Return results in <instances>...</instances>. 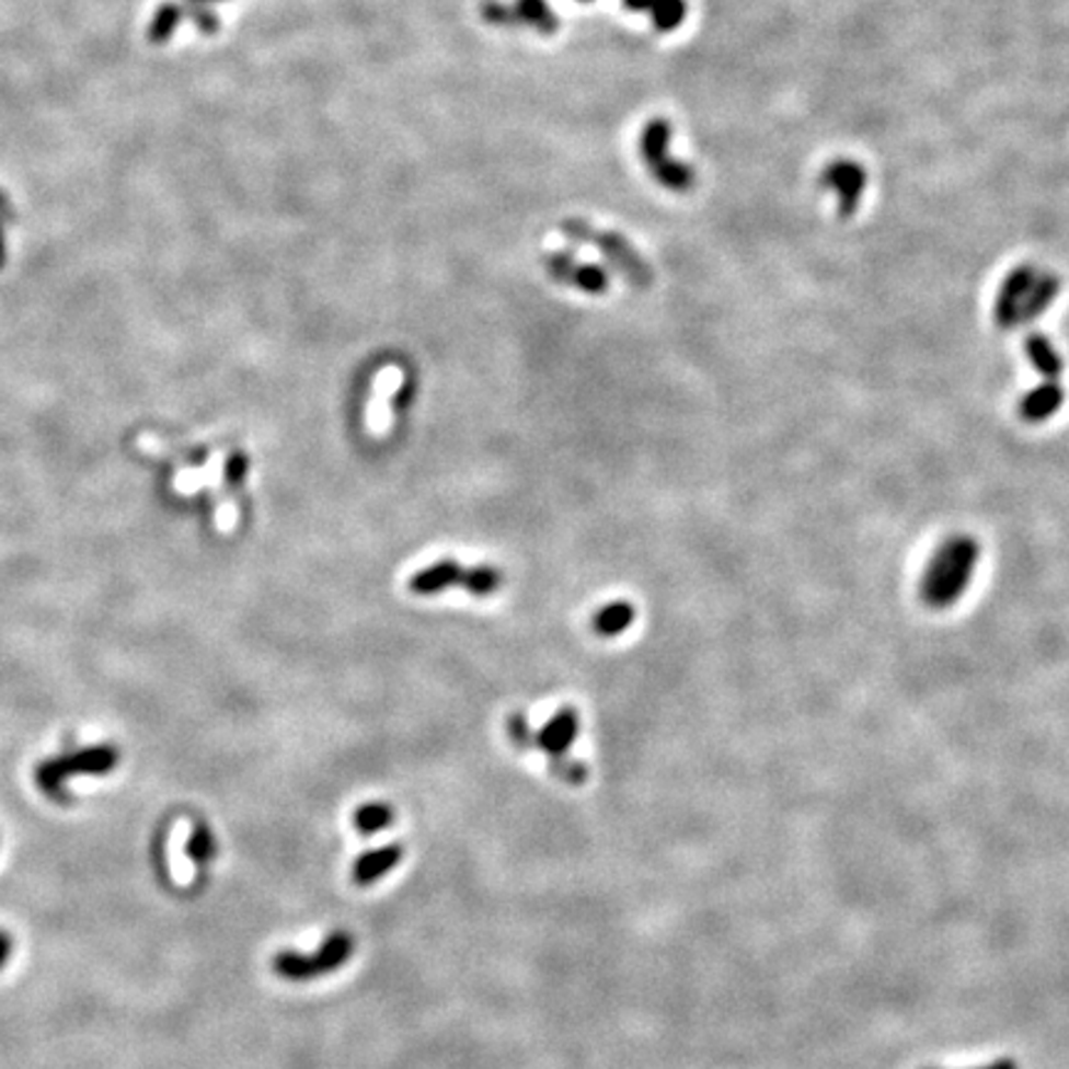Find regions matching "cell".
Instances as JSON below:
<instances>
[{
    "instance_id": "2e32d148",
    "label": "cell",
    "mask_w": 1069,
    "mask_h": 1069,
    "mask_svg": "<svg viewBox=\"0 0 1069 1069\" xmlns=\"http://www.w3.org/2000/svg\"><path fill=\"white\" fill-rule=\"evenodd\" d=\"M355 953V939L347 931H332L327 939L320 943V949L312 953L314 966H318L320 976L332 970H340Z\"/></svg>"
},
{
    "instance_id": "7a4b0ae2",
    "label": "cell",
    "mask_w": 1069,
    "mask_h": 1069,
    "mask_svg": "<svg viewBox=\"0 0 1069 1069\" xmlns=\"http://www.w3.org/2000/svg\"><path fill=\"white\" fill-rule=\"evenodd\" d=\"M119 762L114 746H90L70 756H57L35 768V785L55 802H70L67 780L78 775H107Z\"/></svg>"
},
{
    "instance_id": "44dd1931",
    "label": "cell",
    "mask_w": 1069,
    "mask_h": 1069,
    "mask_svg": "<svg viewBox=\"0 0 1069 1069\" xmlns=\"http://www.w3.org/2000/svg\"><path fill=\"white\" fill-rule=\"evenodd\" d=\"M646 13L658 33H674L683 25L689 5H686V0H654Z\"/></svg>"
},
{
    "instance_id": "8992f818",
    "label": "cell",
    "mask_w": 1069,
    "mask_h": 1069,
    "mask_svg": "<svg viewBox=\"0 0 1069 1069\" xmlns=\"http://www.w3.org/2000/svg\"><path fill=\"white\" fill-rule=\"evenodd\" d=\"M481 18L488 25L498 27H532L540 35H555L560 31V18L548 0H483Z\"/></svg>"
},
{
    "instance_id": "e0dca14e",
    "label": "cell",
    "mask_w": 1069,
    "mask_h": 1069,
    "mask_svg": "<svg viewBox=\"0 0 1069 1069\" xmlns=\"http://www.w3.org/2000/svg\"><path fill=\"white\" fill-rule=\"evenodd\" d=\"M184 18H188V5H181L179 0H166V3H161L154 11V15H151V23L147 31L149 41L154 45H166L179 31V25L184 23Z\"/></svg>"
},
{
    "instance_id": "f546056e",
    "label": "cell",
    "mask_w": 1069,
    "mask_h": 1069,
    "mask_svg": "<svg viewBox=\"0 0 1069 1069\" xmlns=\"http://www.w3.org/2000/svg\"><path fill=\"white\" fill-rule=\"evenodd\" d=\"M980 1069H1018V1062H1015V1059H998V1062L986 1065V1067H980Z\"/></svg>"
},
{
    "instance_id": "8fae6325",
    "label": "cell",
    "mask_w": 1069,
    "mask_h": 1069,
    "mask_svg": "<svg viewBox=\"0 0 1069 1069\" xmlns=\"http://www.w3.org/2000/svg\"><path fill=\"white\" fill-rule=\"evenodd\" d=\"M401 859H404V847L401 844H384V847L369 849V852L359 854L355 859V864H352V882L359 886L375 884L381 880V876H387Z\"/></svg>"
},
{
    "instance_id": "f1b7e54d",
    "label": "cell",
    "mask_w": 1069,
    "mask_h": 1069,
    "mask_svg": "<svg viewBox=\"0 0 1069 1069\" xmlns=\"http://www.w3.org/2000/svg\"><path fill=\"white\" fill-rule=\"evenodd\" d=\"M627 11H632V13H646L648 8H652L654 0H622Z\"/></svg>"
},
{
    "instance_id": "7402d4cb",
    "label": "cell",
    "mask_w": 1069,
    "mask_h": 1069,
    "mask_svg": "<svg viewBox=\"0 0 1069 1069\" xmlns=\"http://www.w3.org/2000/svg\"><path fill=\"white\" fill-rule=\"evenodd\" d=\"M186 854L194 859L198 866L211 862V859L216 857V839L211 835V829H208L206 825H196L194 832H191V837H188V842H186Z\"/></svg>"
},
{
    "instance_id": "4fadbf2b",
    "label": "cell",
    "mask_w": 1069,
    "mask_h": 1069,
    "mask_svg": "<svg viewBox=\"0 0 1069 1069\" xmlns=\"http://www.w3.org/2000/svg\"><path fill=\"white\" fill-rule=\"evenodd\" d=\"M404 381V371L399 367H384L375 381V396L369 404V428L371 434H384L389 426V399Z\"/></svg>"
},
{
    "instance_id": "9a60e30c",
    "label": "cell",
    "mask_w": 1069,
    "mask_h": 1069,
    "mask_svg": "<svg viewBox=\"0 0 1069 1069\" xmlns=\"http://www.w3.org/2000/svg\"><path fill=\"white\" fill-rule=\"evenodd\" d=\"M1025 355L1030 359L1039 375L1047 381H1057L1065 371V361L1059 357V352L1055 349L1053 342H1049L1043 332H1030L1025 337Z\"/></svg>"
},
{
    "instance_id": "9c48e42d",
    "label": "cell",
    "mask_w": 1069,
    "mask_h": 1069,
    "mask_svg": "<svg viewBox=\"0 0 1069 1069\" xmlns=\"http://www.w3.org/2000/svg\"><path fill=\"white\" fill-rule=\"evenodd\" d=\"M1035 267L1033 265H1018L1005 275L1002 280L996 304H992V318L1000 330H1013L1020 318V310H1023L1025 295L1030 290V285L1035 280Z\"/></svg>"
},
{
    "instance_id": "ffe728a7",
    "label": "cell",
    "mask_w": 1069,
    "mask_h": 1069,
    "mask_svg": "<svg viewBox=\"0 0 1069 1069\" xmlns=\"http://www.w3.org/2000/svg\"><path fill=\"white\" fill-rule=\"evenodd\" d=\"M273 970L285 980H312L320 976L312 956H304V953L292 949H285L273 958Z\"/></svg>"
},
{
    "instance_id": "d4e9b609",
    "label": "cell",
    "mask_w": 1069,
    "mask_h": 1069,
    "mask_svg": "<svg viewBox=\"0 0 1069 1069\" xmlns=\"http://www.w3.org/2000/svg\"><path fill=\"white\" fill-rule=\"evenodd\" d=\"M508 735L520 750H534V733L528 728V721H525V715H520V713L510 715Z\"/></svg>"
},
{
    "instance_id": "ac0fdd59",
    "label": "cell",
    "mask_w": 1069,
    "mask_h": 1069,
    "mask_svg": "<svg viewBox=\"0 0 1069 1069\" xmlns=\"http://www.w3.org/2000/svg\"><path fill=\"white\" fill-rule=\"evenodd\" d=\"M634 619H636V609L629 605V601H612V605L601 607L597 617L591 619V629H595L599 636L612 639L624 634L627 629L634 624Z\"/></svg>"
},
{
    "instance_id": "5b68a950",
    "label": "cell",
    "mask_w": 1069,
    "mask_h": 1069,
    "mask_svg": "<svg viewBox=\"0 0 1069 1069\" xmlns=\"http://www.w3.org/2000/svg\"><path fill=\"white\" fill-rule=\"evenodd\" d=\"M671 137H674L671 122L664 117H656L644 127L642 139H639V151H642L644 164L648 169V174L654 176L656 184L681 194V191H689L693 186L696 171L689 164H683V161L668 154Z\"/></svg>"
},
{
    "instance_id": "1f68e13d",
    "label": "cell",
    "mask_w": 1069,
    "mask_h": 1069,
    "mask_svg": "<svg viewBox=\"0 0 1069 1069\" xmlns=\"http://www.w3.org/2000/svg\"><path fill=\"white\" fill-rule=\"evenodd\" d=\"M577 3H591V0H577Z\"/></svg>"
},
{
    "instance_id": "7c38bea8",
    "label": "cell",
    "mask_w": 1069,
    "mask_h": 1069,
    "mask_svg": "<svg viewBox=\"0 0 1069 1069\" xmlns=\"http://www.w3.org/2000/svg\"><path fill=\"white\" fill-rule=\"evenodd\" d=\"M1065 404V389L1057 381H1045V384L1027 391L1020 401V416L1027 424H1045L1053 418Z\"/></svg>"
},
{
    "instance_id": "277c9868",
    "label": "cell",
    "mask_w": 1069,
    "mask_h": 1069,
    "mask_svg": "<svg viewBox=\"0 0 1069 1069\" xmlns=\"http://www.w3.org/2000/svg\"><path fill=\"white\" fill-rule=\"evenodd\" d=\"M456 585L471 591L473 597H491L501 589L503 575L501 570H493V567L468 570L453 560H441V562H434L432 567L418 570L416 575H412V579H409V589L422 597L438 595V591Z\"/></svg>"
},
{
    "instance_id": "cb8c5ba5",
    "label": "cell",
    "mask_w": 1069,
    "mask_h": 1069,
    "mask_svg": "<svg viewBox=\"0 0 1069 1069\" xmlns=\"http://www.w3.org/2000/svg\"><path fill=\"white\" fill-rule=\"evenodd\" d=\"M188 18H191V23H194L204 35H214V33L221 31V18H218L208 5L191 3L188 5Z\"/></svg>"
},
{
    "instance_id": "52a82bcc",
    "label": "cell",
    "mask_w": 1069,
    "mask_h": 1069,
    "mask_svg": "<svg viewBox=\"0 0 1069 1069\" xmlns=\"http://www.w3.org/2000/svg\"><path fill=\"white\" fill-rule=\"evenodd\" d=\"M545 263V271L550 273V278H555L558 283L572 285L587 295H601L609 290V275L601 265L595 263H579L575 255L567 251H552L542 257Z\"/></svg>"
},
{
    "instance_id": "ba28073f",
    "label": "cell",
    "mask_w": 1069,
    "mask_h": 1069,
    "mask_svg": "<svg viewBox=\"0 0 1069 1069\" xmlns=\"http://www.w3.org/2000/svg\"><path fill=\"white\" fill-rule=\"evenodd\" d=\"M819 184L837 194V211L842 218L857 214L866 188V171L852 159H837L823 171Z\"/></svg>"
},
{
    "instance_id": "4dcf8cb0",
    "label": "cell",
    "mask_w": 1069,
    "mask_h": 1069,
    "mask_svg": "<svg viewBox=\"0 0 1069 1069\" xmlns=\"http://www.w3.org/2000/svg\"><path fill=\"white\" fill-rule=\"evenodd\" d=\"M188 3H198V5H208V3H223V0H188Z\"/></svg>"
},
{
    "instance_id": "30bf717a",
    "label": "cell",
    "mask_w": 1069,
    "mask_h": 1069,
    "mask_svg": "<svg viewBox=\"0 0 1069 1069\" xmlns=\"http://www.w3.org/2000/svg\"><path fill=\"white\" fill-rule=\"evenodd\" d=\"M579 731V715L575 709H560L534 735V750H542L548 758L565 756L567 748L575 743Z\"/></svg>"
},
{
    "instance_id": "603a6c76",
    "label": "cell",
    "mask_w": 1069,
    "mask_h": 1069,
    "mask_svg": "<svg viewBox=\"0 0 1069 1069\" xmlns=\"http://www.w3.org/2000/svg\"><path fill=\"white\" fill-rule=\"evenodd\" d=\"M550 772L562 782H567V785H582V782H587V768L582 766L579 760H570L565 756L550 758Z\"/></svg>"
},
{
    "instance_id": "5bb4252c",
    "label": "cell",
    "mask_w": 1069,
    "mask_h": 1069,
    "mask_svg": "<svg viewBox=\"0 0 1069 1069\" xmlns=\"http://www.w3.org/2000/svg\"><path fill=\"white\" fill-rule=\"evenodd\" d=\"M1059 288H1062V283H1059L1055 273L1035 275V280L1025 295L1023 310H1020L1018 324H1033L1035 320L1043 318V312L1057 300Z\"/></svg>"
},
{
    "instance_id": "6da1fadb",
    "label": "cell",
    "mask_w": 1069,
    "mask_h": 1069,
    "mask_svg": "<svg viewBox=\"0 0 1069 1069\" xmlns=\"http://www.w3.org/2000/svg\"><path fill=\"white\" fill-rule=\"evenodd\" d=\"M980 560V545L968 534L949 538L933 552L921 577V599L931 609L958 605L970 587Z\"/></svg>"
},
{
    "instance_id": "4316f807",
    "label": "cell",
    "mask_w": 1069,
    "mask_h": 1069,
    "mask_svg": "<svg viewBox=\"0 0 1069 1069\" xmlns=\"http://www.w3.org/2000/svg\"><path fill=\"white\" fill-rule=\"evenodd\" d=\"M11 216H13L11 200H8L5 194H0V267L5 265V238H3V228H5V221Z\"/></svg>"
},
{
    "instance_id": "d6986e66",
    "label": "cell",
    "mask_w": 1069,
    "mask_h": 1069,
    "mask_svg": "<svg viewBox=\"0 0 1069 1069\" xmlns=\"http://www.w3.org/2000/svg\"><path fill=\"white\" fill-rule=\"evenodd\" d=\"M394 809H391L387 802H367V805H361L355 809V815H352V825L357 827V832H361L365 837H371V835H379V832H384L387 827L394 825Z\"/></svg>"
},
{
    "instance_id": "3957f363",
    "label": "cell",
    "mask_w": 1069,
    "mask_h": 1069,
    "mask_svg": "<svg viewBox=\"0 0 1069 1069\" xmlns=\"http://www.w3.org/2000/svg\"><path fill=\"white\" fill-rule=\"evenodd\" d=\"M560 231L565 233L570 241L597 248V251L607 257V263L612 265L614 271L622 273L634 288H648V285L654 283L652 267L646 265L644 257L639 255L636 248L629 243L622 233L599 231V228H591L589 223L579 221V218H567V221L560 226Z\"/></svg>"
},
{
    "instance_id": "484cf974",
    "label": "cell",
    "mask_w": 1069,
    "mask_h": 1069,
    "mask_svg": "<svg viewBox=\"0 0 1069 1069\" xmlns=\"http://www.w3.org/2000/svg\"><path fill=\"white\" fill-rule=\"evenodd\" d=\"M245 471H248V458L243 451H235L231 453V458L226 461V485L231 491H241V485L245 481Z\"/></svg>"
},
{
    "instance_id": "83f0119b",
    "label": "cell",
    "mask_w": 1069,
    "mask_h": 1069,
    "mask_svg": "<svg viewBox=\"0 0 1069 1069\" xmlns=\"http://www.w3.org/2000/svg\"><path fill=\"white\" fill-rule=\"evenodd\" d=\"M11 953H13V939L5 931H0V968L5 966L8 958H11Z\"/></svg>"
}]
</instances>
